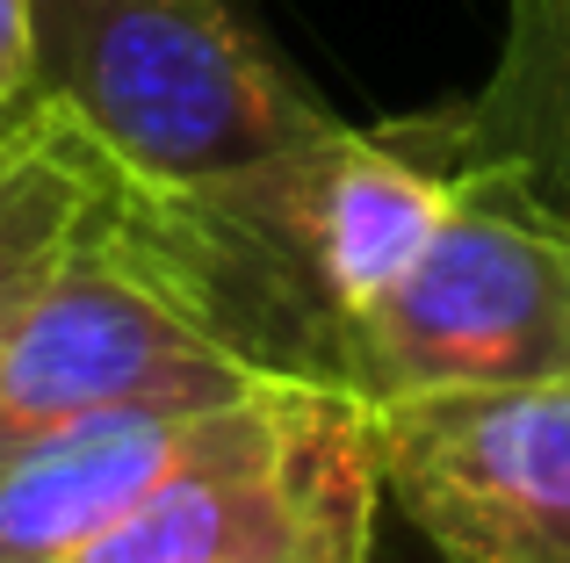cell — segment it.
<instances>
[{
	"instance_id": "1",
	"label": "cell",
	"mask_w": 570,
	"mask_h": 563,
	"mask_svg": "<svg viewBox=\"0 0 570 563\" xmlns=\"http://www.w3.org/2000/svg\"><path fill=\"white\" fill-rule=\"evenodd\" d=\"M37 109L153 196H203L340 124L238 0H29Z\"/></svg>"
},
{
	"instance_id": "2",
	"label": "cell",
	"mask_w": 570,
	"mask_h": 563,
	"mask_svg": "<svg viewBox=\"0 0 570 563\" xmlns=\"http://www.w3.org/2000/svg\"><path fill=\"white\" fill-rule=\"evenodd\" d=\"M275 383L246 354L167 196L101 174L80 231L0 347V455L109 405H217Z\"/></svg>"
},
{
	"instance_id": "3",
	"label": "cell",
	"mask_w": 570,
	"mask_h": 563,
	"mask_svg": "<svg viewBox=\"0 0 570 563\" xmlns=\"http://www.w3.org/2000/svg\"><path fill=\"white\" fill-rule=\"evenodd\" d=\"M376 412L333 383L275 376L203 463L72 563H376Z\"/></svg>"
},
{
	"instance_id": "4",
	"label": "cell",
	"mask_w": 570,
	"mask_h": 563,
	"mask_svg": "<svg viewBox=\"0 0 570 563\" xmlns=\"http://www.w3.org/2000/svg\"><path fill=\"white\" fill-rule=\"evenodd\" d=\"M570 376V231L505 188L455 181L433 225L376 304L354 318L340 383L362 405L419 391H499Z\"/></svg>"
},
{
	"instance_id": "5",
	"label": "cell",
	"mask_w": 570,
	"mask_h": 563,
	"mask_svg": "<svg viewBox=\"0 0 570 563\" xmlns=\"http://www.w3.org/2000/svg\"><path fill=\"white\" fill-rule=\"evenodd\" d=\"M368 412L383 498L441 563H570V376Z\"/></svg>"
},
{
	"instance_id": "6",
	"label": "cell",
	"mask_w": 570,
	"mask_h": 563,
	"mask_svg": "<svg viewBox=\"0 0 570 563\" xmlns=\"http://www.w3.org/2000/svg\"><path fill=\"white\" fill-rule=\"evenodd\" d=\"M253 391L217 405H188V397L109 405L14 441L0 455V563H72L124 513H138L174 470L203 463L238 426Z\"/></svg>"
},
{
	"instance_id": "7",
	"label": "cell",
	"mask_w": 570,
	"mask_h": 563,
	"mask_svg": "<svg viewBox=\"0 0 570 563\" xmlns=\"http://www.w3.org/2000/svg\"><path fill=\"white\" fill-rule=\"evenodd\" d=\"M383 130L448 181L505 188L570 231V0H505V43L484 87Z\"/></svg>"
},
{
	"instance_id": "8",
	"label": "cell",
	"mask_w": 570,
	"mask_h": 563,
	"mask_svg": "<svg viewBox=\"0 0 570 563\" xmlns=\"http://www.w3.org/2000/svg\"><path fill=\"white\" fill-rule=\"evenodd\" d=\"M101 174H109V159L72 138L51 109L29 116L14 152L0 159V347L29 310V296L43 289V275L58 268L66 239L80 231Z\"/></svg>"
},
{
	"instance_id": "9",
	"label": "cell",
	"mask_w": 570,
	"mask_h": 563,
	"mask_svg": "<svg viewBox=\"0 0 570 563\" xmlns=\"http://www.w3.org/2000/svg\"><path fill=\"white\" fill-rule=\"evenodd\" d=\"M37 109V43H29V0H0V124Z\"/></svg>"
},
{
	"instance_id": "10",
	"label": "cell",
	"mask_w": 570,
	"mask_h": 563,
	"mask_svg": "<svg viewBox=\"0 0 570 563\" xmlns=\"http://www.w3.org/2000/svg\"><path fill=\"white\" fill-rule=\"evenodd\" d=\"M29 116H37V109H29ZM29 116H22V124H0V159L14 152V138H22V130H29Z\"/></svg>"
}]
</instances>
